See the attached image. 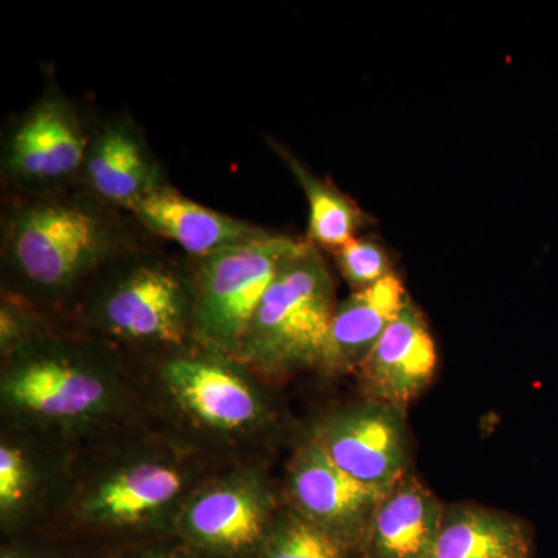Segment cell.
Masks as SVG:
<instances>
[{
    "instance_id": "obj_17",
    "label": "cell",
    "mask_w": 558,
    "mask_h": 558,
    "mask_svg": "<svg viewBox=\"0 0 558 558\" xmlns=\"http://www.w3.org/2000/svg\"><path fill=\"white\" fill-rule=\"evenodd\" d=\"M182 481L174 470L142 464L113 476L98 488L90 513L97 519L131 523L161 508L179 494Z\"/></svg>"
},
{
    "instance_id": "obj_4",
    "label": "cell",
    "mask_w": 558,
    "mask_h": 558,
    "mask_svg": "<svg viewBox=\"0 0 558 558\" xmlns=\"http://www.w3.org/2000/svg\"><path fill=\"white\" fill-rule=\"evenodd\" d=\"M315 442L349 475L385 494L409 475V427L398 407L368 399L326 421Z\"/></svg>"
},
{
    "instance_id": "obj_18",
    "label": "cell",
    "mask_w": 558,
    "mask_h": 558,
    "mask_svg": "<svg viewBox=\"0 0 558 558\" xmlns=\"http://www.w3.org/2000/svg\"><path fill=\"white\" fill-rule=\"evenodd\" d=\"M275 149L299 180L310 202L307 236L311 244H318L337 252L349 241L354 240V234L365 220L357 205L349 201L339 190L333 189L330 183L315 178L292 154L286 153L279 146Z\"/></svg>"
},
{
    "instance_id": "obj_8",
    "label": "cell",
    "mask_w": 558,
    "mask_h": 558,
    "mask_svg": "<svg viewBox=\"0 0 558 558\" xmlns=\"http://www.w3.org/2000/svg\"><path fill=\"white\" fill-rule=\"evenodd\" d=\"M183 282L160 264H138L113 286L102 304V319L113 333L132 340L179 344L185 332Z\"/></svg>"
},
{
    "instance_id": "obj_5",
    "label": "cell",
    "mask_w": 558,
    "mask_h": 558,
    "mask_svg": "<svg viewBox=\"0 0 558 558\" xmlns=\"http://www.w3.org/2000/svg\"><path fill=\"white\" fill-rule=\"evenodd\" d=\"M89 135L78 112L60 94H46L10 132L3 171L32 189H53L83 171Z\"/></svg>"
},
{
    "instance_id": "obj_11",
    "label": "cell",
    "mask_w": 558,
    "mask_h": 558,
    "mask_svg": "<svg viewBox=\"0 0 558 558\" xmlns=\"http://www.w3.org/2000/svg\"><path fill=\"white\" fill-rule=\"evenodd\" d=\"M131 213L154 234L175 242L186 253L199 258L264 233L263 229L244 220L182 196L171 186L143 197Z\"/></svg>"
},
{
    "instance_id": "obj_9",
    "label": "cell",
    "mask_w": 558,
    "mask_h": 558,
    "mask_svg": "<svg viewBox=\"0 0 558 558\" xmlns=\"http://www.w3.org/2000/svg\"><path fill=\"white\" fill-rule=\"evenodd\" d=\"M81 180L101 204L130 211L143 197L168 186L159 161L128 120L109 121L95 132Z\"/></svg>"
},
{
    "instance_id": "obj_20",
    "label": "cell",
    "mask_w": 558,
    "mask_h": 558,
    "mask_svg": "<svg viewBox=\"0 0 558 558\" xmlns=\"http://www.w3.org/2000/svg\"><path fill=\"white\" fill-rule=\"evenodd\" d=\"M337 263L348 284L355 292L368 289L391 275L387 252L377 242L351 240L337 250Z\"/></svg>"
},
{
    "instance_id": "obj_14",
    "label": "cell",
    "mask_w": 558,
    "mask_h": 558,
    "mask_svg": "<svg viewBox=\"0 0 558 558\" xmlns=\"http://www.w3.org/2000/svg\"><path fill=\"white\" fill-rule=\"evenodd\" d=\"M7 398L22 410L46 417H73L94 410L105 398L98 377L58 360H39L7 381Z\"/></svg>"
},
{
    "instance_id": "obj_6",
    "label": "cell",
    "mask_w": 558,
    "mask_h": 558,
    "mask_svg": "<svg viewBox=\"0 0 558 558\" xmlns=\"http://www.w3.org/2000/svg\"><path fill=\"white\" fill-rule=\"evenodd\" d=\"M290 492L303 519L344 548H363L374 512L387 495L344 472L315 440L293 461Z\"/></svg>"
},
{
    "instance_id": "obj_1",
    "label": "cell",
    "mask_w": 558,
    "mask_h": 558,
    "mask_svg": "<svg viewBox=\"0 0 558 558\" xmlns=\"http://www.w3.org/2000/svg\"><path fill=\"white\" fill-rule=\"evenodd\" d=\"M3 244L22 277L57 289L112 258L126 236L95 197L47 196L22 204L10 216Z\"/></svg>"
},
{
    "instance_id": "obj_10",
    "label": "cell",
    "mask_w": 558,
    "mask_h": 558,
    "mask_svg": "<svg viewBox=\"0 0 558 558\" xmlns=\"http://www.w3.org/2000/svg\"><path fill=\"white\" fill-rule=\"evenodd\" d=\"M444 508L417 478L407 475L385 495L374 512L365 558H432Z\"/></svg>"
},
{
    "instance_id": "obj_15",
    "label": "cell",
    "mask_w": 558,
    "mask_h": 558,
    "mask_svg": "<svg viewBox=\"0 0 558 558\" xmlns=\"http://www.w3.org/2000/svg\"><path fill=\"white\" fill-rule=\"evenodd\" d=\"M531 539L520 521L478 506L444 508L432 558H529Z\"/></svg>"
},
{
    "instance_id": "obj_16",
    "label": "cell",
    "mask_w": 558,
    "mask_h": 558,
    "mask_svg": "<svg viewBox=\"0 0 558 558\" xmlns=\"http://www.w3.org/2000/svg\"><path fill=\"white\" fill-rule=\"evenodd\" d=\"M266 510L258 495L241 488H219L194 502L189 513L193 537L211 548H250L264 531Z\"/></svg>"
},
{
    "instance_id": "obj_22",
    "label": "cell",
    "mask_w": 558,
    "mask_h": 558,
    "mask_svg": "<svg viewBox=\"0 0 558 558\" xmlns=\"http://www.w3.org/2000/svg\"><path fill=\"white\" fill-rule=\"evenodd\" d=\"M2 558H36V557L20 556V554H13V553H3Z\"/></svg>"
},
{
    "instance_id": "obj_12",
    "label": "cell",
    "mask_w": 558,
    "mask_h": 558,
    "mask_svg": "<svg viewBox=\"0 0 558 558\" xmlns=\"http://www.w3.org/2000/svg\"><path fill=\"white\" fill-rule=\"evenodd\" d=\"M407 300L405 288L395 274L368 289L352 293L333 314L323 366L340 371L359 369L385 330L398 318Z\"/></svg>"
},
{
    "instance_id": "obj_21",
    "label": "cell",
    "mask_w": 558,
    "mask_h": 558,
    "mask_svg": "<svg viewBox=\"0 0 558 558\" xmlns=\"http://www.w3.org/2000/svg\"><path fill=\"white\" fill-rule=\"evenodd\" d=\"M27 484V465L20 450L2 446L0 449V505L10 509L22 498Z\"/></svg>"
},
{
    "instance_id": "obj_3",
    "label": "cell",
    "mask_w": 558,
    "mask_h": 558,
    "mask_svg": "<svg viewBox=\"0 0 558 558\" xmlns=\"http://www.w3.org/2000/svg\"><path fill=\"white\" fill-rule=\"evenodd\" d=\"M304 244L264 231L201 258L193 312L202 340L241 352L260 301L284 264Z\"/></svg>"
},
{
    "instance_id": "obj_19",
    "label": "cell",
    "mask_w": 558,
    "mask_h": 558,
    "mask_svg": "<svg viewBox=\"0 0 558 558\" xmlns=\"http://www.w3.org/2000/svg\"><path fill=\"white\" fill-rule=\"evenodd\" d=\"M264 558H347V548L310 521L293 519L275 535Z\"/></svg>"
},
{
    "instance_id": "obj_7",
    "label": "cell",
    "mask_w": 558,
    "mask_h": 558,
    "mask_svg": "<svg viewBox=\"0 0 558 558\" xmlns=\"http://www.w3.org/2000/svg\"><path fill=\"white\" fill-rule=\"evenodd\" d=\"M436 369L435 340L410 299L359 368L369 399L402 410L429 387Z\"/></svg>"
},
{
    "instance_id": "obj_13",
    "label": "cell",
    "mask_w": 558,
    "mask_h": 558,
    "mask_svg": "<svg viewBox=\"0 0 558 558\" xmlns=\"http://www.w3.org/2000/svg\"><path fill=\"white\" fill-rule=\"evenodd\" d=\"M165 377L180 402L218 428H240L258 416V402L233 373L197 360H174L165 368Z\"/></svg>"
},
{
    "instance_id": "obj_2",
    "label": "cell",
    "mask_w": 558,
    "mask_h": 558,
    "mask_svg": "<svg viewBox=\"0 0 558 558\" xmlns=\"http://www.w3.org/2000/svg\"><path fill=\"white\" fill-rule=\"evenodd\" d=\"M336 310L328 266L306 242L271 282L241 352L267 369L323 366Z\"/></svg>"
}]
</instances>
